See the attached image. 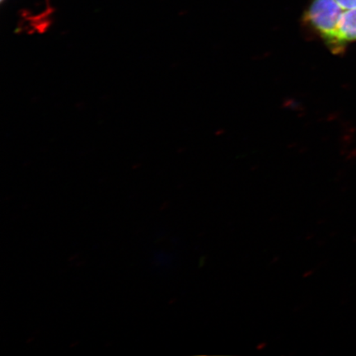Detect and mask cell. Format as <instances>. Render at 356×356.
Wrapping results in <instances>:
<instances>
[{
    "label": "cell",
    "instance_id": "cell-4",
    "mask_svg": "<svg viewBox=\"0 0 356 356\" xmlns=\"http://www.w3.org/2000/svg\"><path fill=\"white\" fill-rule=\"evenodd\" d=\"M0 1H1V3H3L4 1H6V0H0Z\"/></svg>",
    "mask_w": 356,
    "mask_h": 356
},
{
    "label": "cell",
    "instance_id": "cell-3",
    "mask_svg": "<svg viewBox=\"0 0 356 356\" xmlns=\"http://www.w3.org/2000/svg\"><path fill=\"white\" fill-rule=\"evenodd\" d=\"M343 10H355L356 8V0H335Z\"/></svg>",
    "mask_w": 356,
    "mask_h": 356
},
{
    "label": "cell",
    "instance_id": "cell-1",
    "mask_svg": "<svg viewBox=\"0 0 356 356\" xmlns=\"http://www.w3.org/2000/svg\"><path fill=\"white\" fill-rule=\"evenodd\" d=\"M344 11L335 0H313L305 13L304 20L332 50L337 51L338 25Z\"/></svg>",
    "mask_w": 356,
    "mask_h": 356
},
{
    "label": "cell",
    "instance_id": "cell-2",
    "mask_svg": "<svg viewBox=\"0 0 356 356\" xmlns=\"http://www.w3.org/2000/svg\"><path fill=\"white\" fill-rule=\"evenodd\" d=\"M356 41V8L342 13L337 29V44L339 50L347 42Z\"/></svg>",
    "mask_w": 356,
    "mask_h": 356
}]
</instances>
